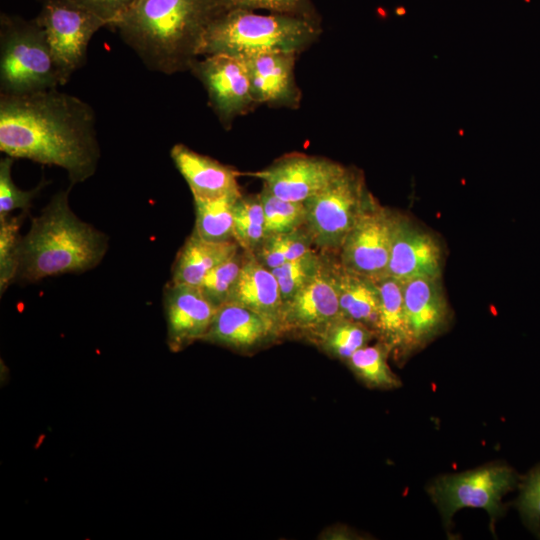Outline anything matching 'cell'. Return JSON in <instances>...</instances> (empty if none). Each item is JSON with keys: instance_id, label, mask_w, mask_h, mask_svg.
Returning a JSON list of instances; mask_svg holds the SVG:
<instances>
[{"instance_id": "obj_1", "label": "cell", "mask_w": 540, "mask_h": 540, "mask_svg": "<svg viewBox=\"0 0 540 540\" xmlns=\"http://www.w3.org/2000/svg\"><path fill=\"white\" fill-rule=\"evenodd\" d=\"M93 108L57 88L0 93V150L13 158L63 168L71 186L96 171L100 147Z\"/></svg>"}, {"instance_id": "obj_2", "label": "cell", "mask_w": 540, "mask_h": 540, "mask_svg": "<svg viewBox=\"0 0 540 540\" xmlns=\"http://www.w3.org/2000/svg\"><path fill=\"white\" fill-rule=\"evenodd\" d=\"M225 9L222 0H135L110 27L148 69L172 74L190 69L207 28Z\"/></svg>"}, {"instance_id": "obj_3", "label": "cell", "mask_w": 540, "mask_h": 540, "mask_svg": "<svg viewBox=\"0 0 540 540\" xmlns=\"http://www.w3.org/2000/svg\"><path fill=\"white\" fill-rule=\"evenodd\" d=\"M70 188L54 194L32 218L20 241L15 281L35 283L49 276L85 272L105 256L108 237L75 215L69 205Z\"/></svg>"}, {"instance_id": "obj_4", "label": "cell", "mask_w": 540, "mask_h": 540, "mask_svg": "<svg viewBox=\"0 0 540 540\" xmlns=\"http://www.w3.org/2000/svg\"><path fill=\"white\" fill-rule=\"evenodd\" d=\"M318 36L306 16L229 8L221 12L204 35L200 55L228 54L246 58L267 52L296 53Z\"/></svg>"}, {"instance_id": "obj_5", "label": "cell", "mask_w": 540, "mask_h": 540, "mask_svg": "<svg viewBox=\"0 0 540 540\" xmlns=\"http://www.w3.org/2000/svg\"><path fill=\"white\" fill-rule=\"evenodd\" d=\"M37 19L1 14L0 91L27 94L68 82Z\"/></svg>"}, {"instance_id": "obj_6", "label": "cell", "mask_w": 540, "mask_h": 540, "mask_svg": "<svg viewBox=\"0 0 540 540\" xmlns=\"http://www.w3.org/2000/svg\"><path fill=\"white\" fill-rule=\"evenodd\" d=\"M375 197L363 174L347 168L330 185L304 201L305 228L322 252L338 253L345 238Z\"/></svg>"}, {"instance_id": "obj_7", "label": "cell", "mask_w": 540, "mask_h": 540, "mask_svg": "<svg viewBox=\"0 0 540 540\" xmlns=\"http://www.w3.org/2000/svg\"><path fill=\"white\" fill-rule=\"evenodd\" d=\"M517 483L515 471L505 464H491L474 470L440 476L429 487L447 525L461 508H482L495 521L504 512L502 497Z\"/></svg>"}, {"instance_id": "obj_8", "label": "cell", "mask_w": 540, "mask_h": 540, "mask_svg": "<svg viewBox=\"0 0 540 540\" xmlns=\"http://www.w3.org/2000/svg\"><path fill=\"white\" fill-rule=\"evenodd\" d=\"M330 254L322 253L316 275L283 303L280 320L283 336H298L314 343L325 328L341 316L334 275L337 259Z\"/></svg>"}, {"instance_id": "obj_9", "label": "cell", "mask_w": 540, "mask_h": 540, "mask_svg": "<svg viewBox=\"0 0 540 540\" xmlns=\"http://www.w3.org/2000/svg\"><path fill=\"white\" fill-rule=\"evenodd\" d=\"M396 214L374 198L339 249L340 264L373 280L387 276Z\"/></svg>"}, {"instance_id": "obj_10", "label": "cell", "mask_w": 540, "mask_h": 540, "mask_svg": "<svg viewBox=\"0 0 540 540\" xmlns=\"http://www.w3.org/2000/svg\"><path fill=\"white\" fill-rule=\"evenodd\" d=\"M36 19L44 29L53 55L68 79L85 64L93 35L107 26L97 16L61 0H43Z\"/></svg>"}, {"instance_id": "obj_11", "label": "cell", "mask_w": 540, "mask_h": 540, "mask_svg": "<svg viewBox=\"0 0 540 540\" xmlns=\"http://www.w3.org/2000/svg\"><path fill=\"white\" fill-rule=\"evenodd\" d=\"M190 69L207 90L209 101L223 124L244 114L255 103L244 58L228 54L207 55Z\"/></svg>"}, {"instance_id": "obj_12", "label": "cell", "mask_w": 540, "mask_h": 540, "mask_svg": "<svg viewBox=\"0 0 540 540\" xmlns=\"http://www.w3.org/2000/svg\"><path fill=\"white\" fill-rule=\"evenodd\" d=\"M345 169V166L326 158L291 154L248 175L261 179L263 187L281 199L304 202L324 190Z\"/></svg>"}, {"instance_id": "obj_13", "label": "cell", "mask_w": 540, "mask_h": 540, "mask_svg": "<svg viewBox=\"0 0 540 540\" xmlns=\"http://www.w3.org/2000/svg\"><path fill=\"white\" fill-rule=\"evenodd\" d=\"M444 252L438 238L406 216L396 214L387 276L401 282L441 278Z\"/></svg>"}, {"instance_id": "obj_14", "label": "cell", "mask_w": 540, "mask_h": 540, "mask_svg": "<svg viewBox=\"0 0 540 540\" xmlns=\"http://www.w3.org/2000/svg\"><path fill=\"white\" fill-rule=\"evenodd\" d=\"M166 343L173 353L202 341L218 310L198 287L169 281L163 290Z\"/></svg>"}, {"instance_id": "obj_15", "label": "cell", "mask_w": 540, "mask_h": 540, "mask_svg": "<svg viewBox=\"0 0 540 540\" xmlns=\"http://www.w3.org/2000/svg\"><path fill=\"white\" fill-rule=\"evenodd\" d=\"M410 352L446 330L450 307L441 278L417 277L402 282Z\"/></svg>"}, {"instance_id": "obj_16", "label": "cell", "mask_w": 540, "mask_h": 540, "mask_svg": "<svg viewBox=\"0 0 540 540\" xmlns=\"http://www.w3.org/2000/svg\"><path fill=\"white\" fill-rule=\"evenodd\" d=\"M273 320L239 304L220 306L202 342L237 353H253L282 337Z\"/></svg>"}, {"instance_id": "obj_17", "label": "cell", "mask_w": 540, "mask_h": 540, "mask_svg": "<svg viewBox=\"0 0 540 540\" xmlns=\"http://www.w3.org/2000/svg\"><path fill=\"white\" fill-rule=\"evenodd\" d=\"M255 102L293 106L299 100L295 53L267 52L244 58Z\"/></svg>"}, {"instance_id": "obj_18", "label": "cell", "mask_w": 540, "mask_h": 540, "mask_svg": "<svg viewBox=\"0 0 540 540\" xmlns=\"http://www.w3.org/2000/svg\"><path fill=\"white\" fill-rule=\"evenodd\" d=\"M170 155L187 182L193 198H216L240 191L238 172L231 167L180 143L171 148Z\"/></svg>"}, {"instance_id": "obj_19", "label": "cell", "mask_w": 540, "mask_h": 540, "mask_svg": "<svg viewBox=\"0 0 540 540\" xmlns=\"http://www.w3.org/2000/svg\"><path fill=\"white\" fill-rule=\"evenodd\" d=\"M229 302L247 307L280 326L283 300L278 281L272 270L260 263L252 253L245 252Z\"/></svg>"}, {"instance_id": "obj_20", "label": "cell", "mask_w": 540, "mask_h": 540, "mask_svg": "<svg viewBox=\"0 0 540 540\" xmlns=\"http://www.w3.org/2000/svg\"><path fill=\"white\" fill-rule=\"evenodd\" d=\"M334 275L340 315L367 326L376 334L380 310L376 280L345 269L339 259Z\"/></svg>"}, {"instance_id": "obj_21", "label": "cell", "mask_w": 540, "mask_h": 540, "mask_svg": "<svg viewBox=\"0 0 540 540\" xmlns=\"http://www.w3.org/2000/svg\"><path fill=\"white\" fill-rule=\"evenodd\" d=\"M239 249L235 241L211 242L192 232L176 255L170 282L198 287L212 269Z\"/></svg>"}, {"instance_id": "obj_22", "label": "cell", "mask_w": 540, "mask_h": 540, "mask_svg": "<svg viewBox=\"0 0 540 540\" xmlns=\"http://www.w3.org/2000/svg\"><path fill=\"white\" fill-rule=\"evenodd\" d=\"M376 282L380 292L376 336L399 359L410 353L403 284L390 276H385Z\"/></svg>"}, {"instance_id": "obj_23", "label": "cell", "mask_w": 540, "mask_h": 540, "mask_svg": "<svg viewBox=\"0 0 540 540\" xmlns=\"http://www.w3.org/2000/svg\"><path fill=\"white\" fill-rule=\"evenodd\" d=\"M241 192H233L216 198H193L195 227L193 232L211 242L234 241V206Z\"/></svg>"}, {"instance_id": "obj_24", "label": "cell", "mask_w": 540, "mask_h": 540, "mask_svg": "<svg viewBox=\"0 0 540 540\" xmlns=\"http://www.w3.org/2000/svg\"><path fill=\"white\" fill-rule=\"evenodd\" d=\"M374 338L375 332L367 326L340 316L325 328L313 344L331 358L346 362Z\"/></svg>"}, {"instance_id": "obj_25", "label": "cell", "mask_w": 540, "mask_h": 540, "mask_svg": "<svg viewBox=\"0 0 540 540\" xmlns=\"http://www.w3.org/2000/svg\"><path fill=\"white\" fill-rule=\"evenodd\" d=\"M390 353V349L378 340L374 345L368 344L357 350L345 363L366 386L393 389L399 387L401 382L388 365Z\"/></svg>"}, {"instance_id": "obj_26", "label": "cell", "mask_w": 540, "mask_h": 540, "mask_svg": "<svg viewBox=\"0 0 540 540\" xmlns=\"http://www.w3.org/2000/svg\"><path fill=\"white\" fill-rule=\"evenodd\" d=\"M233 237L239 247L255 254L265 238V218L259 194L241 196L234 206Z\"/></svg>"}, {"instance_id": "obj_27", "label": "cell", "mask_w": 540, "mask_h": 540, "mask_svg": "<svg viewBox=\"0 0 540 540\" xmlns=\"http://www.w3.org/2000/svg\"><path fill=\"white\" fill-rule=\"evenodd\" d=\"M265 218V237L287 234L305 226L306 207L304 202L281 199L266 188L259 193Z\"/></svg>"}, {"instance_id": "obj_28", "label": "cell", "mask_w": 540, "mask_h": 540, "mask_svg": "<svg viewBox=\"0 0 540 540\" xmlns=\"http://www.w3.org/2000/svg\"><path fill=\"white\" fill-rule=\"evenodd\" d=\"M311 245L312 239L306 228L302 227L291 233L265 237L254 255L260 263L272 270L311 251Z\"/></svg>"}, {"instance_id": "obj_29", "label": "cell", "mask_w": 540, "mask_h": 540, "mask_svg": "<svg viewBox=\"0 0 540 540\" xmlns=\"http://www.w3.org/2000/svg\"><path fill=\"white\" fill-rule=\"evenodd\" d=\"M245 251L241 248L227 260L212 269L201 281L198 288L217 308L228 302L239 277Z\"/></svg>"}, {"instance_id": "obj_30", "label": "cell", "mask_w": 540, "mask_h": 540, "mask_svg": "<svg viewBox=\"0 0 540 540\" xmlns=\"http://www.w3.org/2000/svg\"><path fill=\"white\" fill-rule=\"evenodd\" d=\"M322 261V253L313 250L301 257L287 261L272 269L281 292L283 303L293 298L316 275Z\"/></svg>"}, {"instance_id": "obj_31", "label": "cell", "mask_w": 540, "mask_h": 540, "mask_svg": "<svg viewBox=\"0 0 540 540\" xmlns=\"http://www.w3.org/2000/svg\"><path fill=\"white\" fill-rule=\"evenodd\" d=\"M26 212L0 219V293L15 281L18 271L20 228Z\"/></svg>"}, {"instance_id": "obj_32", "label": "cell", "mask_w": 540, "mask_h": 540, "mask_svg": "<svg viewBox=\"0 0 540 540\" xmlns=\"http://www.w3.org/2000/svg\"><path fill=\"white\" fill-rule=\"evenodd\" d=\"M13 157L5 155L0 160V219L10 215L16 209L28 212L34 198L45 187L47 181L42 179L40 183L31 190H21L12 178Z\"/></svg>"}, {"instance_id": "obj_33", "label": "cell", "mask_w": 540, "mask_h": 540, "mask_svg": "<svg viewBox=\"0 0 540 540\" xmlns=\"http://www.w3.org/2000/svg\"><path fill=\"white\" fill-rule=\"evenodd\" d=\"M516 506L526 527L540 536V464L522 479Z\"/></svg>"}, {"instance_id": "obj_34", "label": "cell", "mask_w": 540, "mask_h": 540, "mask_svg": "<svg viewBox=\"0 0 540 540\" xmlns=\"http://www.w3.org/2000/svg\"><path fill=\"white\" fill-rule=\"evenodd\" d=\"M102 19L112 26L135 0H61Z\"/></svg>"}, {"instance_id": "obj_35", "label": "cell", "mask_w": 540, "mask_h": 540, "mask_svg": "<svg viewBox=\"0 0 540 540\" xmlns=\"http://www.w3.org/2000/svg\"><path fill=\"white\" fill-rule=\"evenodd\" d=\"M227 9L269 10L274 13L305 15L307 0H222ZM307 17V16H306Z\"/></svg>"}]
</instances>
